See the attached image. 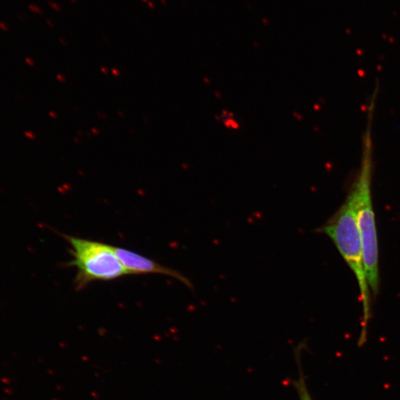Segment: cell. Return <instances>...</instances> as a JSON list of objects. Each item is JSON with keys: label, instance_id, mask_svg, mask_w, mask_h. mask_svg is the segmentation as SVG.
<instances>
[{"label": "cell", "instance_id": "6da1fadb", "mask_svg": "<svg viewBox=\"0 0 400 400\" xmlns=\"http://www.w3.org/2000/svg\"><path fill=\"white\" fill-rule=\"evenodd\" d=\"M319 232L333 240L342 258L353 272L360 291L363 310V321L358 341L362 347L367 340V330L371 319V291L365 275L362 246L356 213L350 197L321 227Z\"/></svg>", "mask_w": 400, "mask_h": 400}, {"label": "cell", "instance_id": "7a4b0ae2", "mask_svg": "<svg viewBox=\"0 0 400 400\" xmlns=\"http://www.w3.org/2000/svg\"><path fill=\"white\" fill-rule=\"evenodd\" d=\"M70 245L72 259L67 267L77 270V290L81 291L97 281H111L130 275L114 251V246L87 239L62 235Z\"/></svg>", "mask_w": 400, "mask_h": 400}, {"label": "cell", "instance_id": "3957f363", "mask_svg": "<svg viewBox=\"0 0 400 400\" xmlns=\"http://www.w3.org/2000/svg\"><path fill=\"white\" fill-rule=\"evenodd\" d=\"M349 197L352 200L362 246L365 275L373 295L379 291V247L369 176L363 174Z\"/></svg>", "mask_w": 400, "mask_h": 400}, {"label": "cell", "instance_id": "277c9868", "mask_svg": "<svg viewBox=\"0 0 400 400\" xmlns=\"http://www.w3.org/2000/svg\"><path fill=\"white\" fill-rule=\"evenodd\" d=\"M114 251L122 265L131 274H163L167 277L176 279L192 289L191 281L180 272L157 264V262L134 253L129 249L114 246Z\"/></svg>", "mask_w": 400, "mask_h": 400}, {"label": "cell", "instance_id": "5b68a950", "mask_svg": "<svg viewBox=\"0 0 400 400\" xmlns=\"http://www.w3.org/2000/svg\"><path fill=\"white\" fill-rule=\"evenodd\" d=\"M302 349L303 346L300 345V346H297L295 349V360L297 368H298V376L294 381L293 385L297 396L299 397V400H314L310 390H308L306 377L303 371L301 361Z\"/></svg>", "mask_w": 400, "mask_h": 400}]
</instances>
